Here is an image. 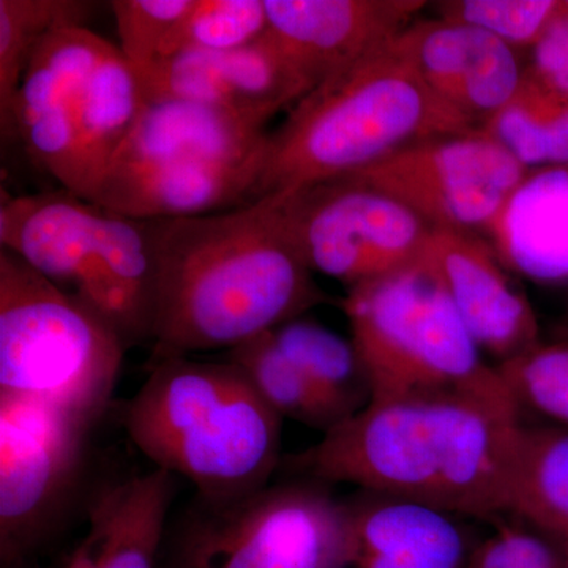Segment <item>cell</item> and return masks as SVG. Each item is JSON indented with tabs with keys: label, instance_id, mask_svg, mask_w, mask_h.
Here are the masks:
<instances>
[{
	"label": "cell",
	"instance_id": "cell-29",
	"mask_svg": "<svg viewBox=\"0 0 568 568\" xmlns=\"http://www.w3.org/2000/svg\"><path fill=\"white\" fill-rule=\"evenodd\" d=\"M440 20L484 29L518 48H536L562 11L558 0H450L437 3Z\"/></svg>",
	"mask_w": 568,
	"mask_h": 568
},
{
	"label": "cell",
	"instance_id": "cell-33",
	"mask_svg": "<svg viewBox=\"0 0 568 568\" xmlns=\"http://www.w3.org/2000/svg\"><path fill=\"white\" fill-rule=\"evenodd\" d=\"M534 55L532 69L568 92V11L564 2L558 20L534 48Z\"/></svg>",
	"mask_w": 568,
	"mask_h": 568
},
{
	"label": "cell",
	"instance_id": "cell-23",
	"mask_svg": "<svg viewBox=\"0 0 568 568\" xmlns=\"http://www.w3.org/2000/svg\"><path fill=\"white\" fill-rule=\"evenodd\" d=\"M507 514L551 540L568 538L567 426L523 425Z\"/></svg>",
	"mask_w": 568,
	"mask_h": 568
},
{
	"label": "cell",
	"instance_id": "cell-1",
	"mask_svg": "<svg viewBox=\"0 0 568 568\" xmlns=\"http://www.w3.org/2000/svg\"><path fill=\"white\" fill-rule=\"evenodd\" d=\"M519 403L507 383L372 402L315 446L283 458L294 476L425 504L455 517L507 514Z\"/></svg>",
	"mask_w": 568,
	"mask_h": 568
},
{
	"label": "cell",
	"instance_id": "cell-17",
	"mask_svg": "<svg viewBox=\"0 0 568 568\" xmlns=\"http://www.w3.org/2000/svg\"><path fill=\"white\" fill-rule=\"evenodd\" d=\"M264 163L114 162L92 203L134 220L211 215L253 203Z\"/></svg>",
	"mask_w": 568,
	"mask_h": 568
},
{
	"label": "cell",
	"instance_id": "cell-4",
	"mask_svg": "<svg viewBox=\"0 0 568 568\" xmlns=\"http://www.w3.org/2000/svg\"><path fill=\"white\" fill-rule=\"evenodd\" d=\"M122 407L130 443L156 469L186 478L204 499L271 485L282 457L283 418L231 361L166 358Z\"/></svg>",
	"mask_w": 568,
	"mask_h": 568
},
{
	"label": "cell",
	"instance_id": "cell-35",
	"mask_svg": "<svg viewBox=\"0 0 568 568\" xmlns=\"http://www.w3.org/2000/svg\"><path fill=\"white\" fill-rule=\"evenodd\" d=\"M556 545H558L560 552H562L564 559H566V564L568 567V538L566 540H552Z\"/></svg>",
	"mask_w": 568,
	"mask_h": 568
},
{
	"label": "cell",
	"instance_id": "cell-9",
	"mask_svg": "<svg viewBox=\"0 0 568 568\" xmlns=\"http://www.w3.org/2000/svg\"><path fill=\"white\" fill-rule=\"evenodd\" d=\"M275 196L310 271L347 290L416 263L433 230L398 201L353 182L316 183Z\"/></svg>",
	"mask_w": 568,
	"mask_h": 568
},
{
	"label": "cell",
	"instance_id": "cell-11",
	"mask_svg": "<svg viewBox=\"0 0 568 568\" xmlns=\"http://www.w3.org/2000/svg\"><path fill=\"white\" fill-rule=\"evenodd\" d=\"M136 73L145 102L203 103L260 129L312 92L268 33L242 50L181 52Z\"/></svg>",
	"mask_w": 568,
	"mask_h": 568
},
{
	"label": "cell",
	"instance_id": "cell-5",
	"mask_svg": "<svg viewBox=\"0 0 568 568\" xmlns=\"http://www.w3.org/2000/svg\"><path fill=\"white\" fill-rule=\"evenodd\" d=\"M125 351L88 302L0 248V394L51 403L97 425Z\"/></svg>",
	"mask_w": 568,
	"mask_h": 568
},
{
	"label": "cell",
	"instance_id": "cell-30",
	"mask_svg": "<svg viewBox=\"0 0 568 568\" xmlns=\"http://www.w3.org/2000/svg\"><path fill=\"white\" fill-rule=\"evenodd\" d=\"M497 369L519 406L568 428V338L538 343Z\"/></svg>",
	"mask_w": 568,
	"mask_h": 568
},
{
	"label": "cell",
	"instance_id": "cell-12",
	"mask_svg": "<svg viewBox=\"0 0 568 568\" xmlns=\"http://www.w3.org/2000/svg\"><path fill=\"white\" fill-rule=\"evenodd\" d=\"M422 260L439 280L478 347L497 365L536 347L540 327L510 271L476 233L433 227Z\"/></svg>",
	"mask_w": 568,
	"mask_h": 568
},
{
	"label": "cell",
	"instance_id": "cell-3",
	"mask_svg": "<svg viewBox=\"0 0 568 568\" xmlns=\"http://www.w3.org/2000/svg\"><path fill=\"white\" fill-rule=\"evenodd\" d=\"M474 132L428 88L403 31L316 85L268 134L254 201L338 181L416 142Z\"/></svg>",
	"mask_w": 568,
	"mask_h": 568
},
{
	"label": "cell",
	"instance_id": "cell-15",
	"mask_svg": "<svg viewBox=\"0 0 568 568\" xmlns=\"http://www.w3.org/2000/svg\"><path fill=\"white\" fill-rule=\"evenodd\" d=\"M405 36L428 88L478 130L514 99L528 71L514 47L463 22L417 20Z\"/></svg>",
	"mask_w": 568,
	"mask_h": 568
},
{
	"label": "cell",
	"instance_id": "cell-19",
	"mask_svg": "<svg viewBox=\"0 0 568 568\" xmlns=\"http://www.w3.org/2000/svg\"><path fill=\"white\" fill-rule=\"evenodd\" d=\"M179 477L149 473L100 480L85 508L88 532L62 568H159Z\"/></svg>",
	"mask_w": 568,
	"mask_h": 568
},
{
	"label": "cell",
	"instance_id": "cell-18",
	"mask_svg": "<svg viewBox=\"0 0 568 568\" xmlns=\"http://www.w3.org/2000/svg\"><path fill=\"white\" fill-rule=\"evenodd\" d=\"M347 568H467L476 545L458 517L425 504L362 491L343 503Z\"/></svg>",
	"mask_w": 568,
	"mask_h": 568
},
{
	"label": "cell",
	"instance_id": "cell-25",
	"mask_svg": "<svg viewBox=\"0 0 568 568\" xmlns=\"http://www.w3.org/2000/svg\"><path fill=\"white\" fill-rule=\"evenodd\" d=\"M82 0H0V125L14 136V112L26 71L51 33L85 28L93 10Z\"/></svg>",
	"mask_w": 568,
	"mask_h": 568
},
{
	"label": "cell",
	"instance_id": "cell-22",
	"mask_svg": "<svg viewBox=\"0 0 568 568\" xmlns=\"http://www.w3.org/2000/svg\"><path fill=\"white\" fill-rule=\"evenodd\" d=\"M144 103L136 70L115 44L108 43L81 93L74 126L77 196L92 203L97 186L132 133Z\"/></svg>",
	"mask_w": 568,
	"mask_h": 568
},
{
	"label": "cell",
	"instance_id": "cell-6",
	"mask_svg": "<svg viewBox=\"0 0 568 568\" xmlns=\"http://www.w3.org/2000/svg\"><path fill=\"white\" fill-rule=\"evenodd\" d=\"M342 308L372 402L506 384L497 366L485 364L476 339L422 256L402 271L351 287Z\"/></svg>",
	"mask_w": 568,
	"mask_h": 568
},
{
	"label": "cell",
	"instance_id": "cell-10",
	"mask_svg": "<svg viewBox=\"0 0 568 568\" xmlns=\"http://www.w3.org/2000/svg\"><path fill=\"white\" fill-rule=\"evenodd\" d=\"M528 173L478 130L416 142L338 181L386 194L432 227L488 233Z\"/></svg>",
	"mask_w": 568,
	"mask_h": 568
},
{
	"label": "cell",
	"instance_id": "cell-2",
	"mask_svg": "<svg viewBox=\"0 0 568 568\" xmlns=\"http://www.w3.org/2000/svg\"><path fill=\"white\" fill-rule=\"evenodd\" d=\"M145 222L153 253L149 365L234 349L328 302L275 194L211 215Z\"/></svg>",
	"mask_w": 568,
	"mask_h": 568
},
{
	"label": "cell",
	"instance_id": "cell-16",
	"mask_svg": "<svg viewBox=\"0 0 568 568\" xmlns=\"http://www.w3.org/2000/svg\"><path fill=\"white\" fill-rule=\"evenodd\" d=\"M0 248L95 310L100 207L69 190L10 197L0 207Z\"/></svg>",
	"mask_w": 568,
	"mask_h": 568
},
{
	"label": "cell",
	"instance_id": "cell-24",
	"mask_svg": "<svg viewBox=\"0 0 568 568\" xmlns=\"http://www.w3.org/2000/svg\"><path fill=\"white\" fill-rule=\"evenodd\" d=\"M526 170L568 166V92L528 67L514 99L481 126Z\"/></svg>",
	"mask_w": 568,
	"mask_h": 568
},
{
	"label": "cell",
	"instance_id": "cell-27",
	"mask_svg": "<svg viewBox=\"0 0 568 568\" xmlns=\"http://www.w3.org/2000/svg\"><path fill=\"white\" fill-rule=\"evenodd\" d=\"M227 361L245 373L257 394L280 417L324 435L346 420L310 377L282 353L272 332L227 351Z\"/></svg>",
	"mask_w": 568,
	"mask_h": 568
},
{
	"label": "cell",
	"instance_id": "cell-7",
	"mask_svg": "<svg viewBox=\"0 0 568 568\" xmlns=\"http://www.w3.org/2000/svg\"><path fill=\"white\" fill-rule=\"evenodd\" d=\"M310 478L193 499L168 523L163 568H347L345 506Z\"/></svg>",
	"mask_w": 568,
	"mask_h": 568
},
{
	"label": "cell",
	"instance_id": "cell-13",
	"mask_svg": "<svg viewBox=\"0 0 568 568\" xmlns=\"http://www.w3.org/2000/svg\"><path fill=\"white\" fill-rule=\"evenodd\" d=\"M108 43L88 28L51 33L40 44L22 80L14 136L44 173L77 194L74 126L82 89Z\"/></svg>",
	"mask_w": 568,
	"mask_h": 568
},
{
	"label": "cell",
	"instance_id": "cell-8",
	"mask_svg": "<svg viewBox=\"0 0 568 568\" xmlns=\"http://www.w3.org/2000/svg\"><path fill=\"white\" fill-rule=\"evenodd\" d=\"M95 425L40 399L0 394V562L36 560L99 487Z\"/></svg>",
	"mask_w": 568,
	"mask_h": 568
},
{
	"label": "cell",
	"instance_id": "cell-21",
	"mask_svg": "<svg viewBox=\"0 0 568 568\" xmlns=\"http://www.w3.org/2000/svg\"><path fill=\"white\" fill-rule=\"evenodd\" d=\"M488 234L508 271L568 282V166L529 171Z\"/></svg>",
	"mask_w": 568,
	"mask_h": 568
},
{
	"label": "cell",
	"instance_id": "cell-28",
	"mask_svg": "<svg viewBox=\"0 0 568 568\" xmlns=\"http://www.w3.org/2000/svg\"><path fill=\"white\" fill-rule=\"evenodd\" d=\"M267 31L265 0H196L171 33L160 61L186 51L242 50Z\"/></svg>",
	"mask_w": 568,
	"mask_h": 568
},
{
	"label": "cell",
	"instance_id": "cell-14",
	"mask_svg": "<svg viewBox=\"0 0 568 568\" xmlns=\"http://www.w3.org/2000/svg\"><path fill=\"white\" fill-rule=\"evenodd\" d=\"M422 0H265L268 36L316 88L418 20Z\"/></svg>",
	"mask_w": 568,
	"mask_h": 568
},
{
	"label": "cell",
	"instance_id": "cell-20",
	"mask_svg": "<svg viewBox=\"0 0 568 568\" xmlns=\"http://www.w3.org/2000/svg\"><path fill=\"white\" fill-rule=\"evenodd\" d=\"M268 134L207 104L185 100L145 102L136 125L111 163H264Z\"/></svg>",
	"mask_w": 568,
	"mask_h": 568
},
{
	"label": "cell",
	"instance_id": "cell-31",
	"mask_svg": "<svg viewBox=\"0 0 568 568\" xmlns=\"http://www.w3.org/2000/svg\"><path fill=\"white\" fill-rule=\"evenodd\" d=\"M196 0H114L110 2L118 28L119 50L136 71L162 58L179 22Z\"/></svg>",
	"mask_w": 568,
	"mask_h": 568
},
{
	"label": "cell",
	"instance_id": "cell-26",
	"mask_svg": "<svg viewBox=\"0 0 568 568\" xmlns=\"http://www.w3.org/2000/svg\"><path fill=\"white\" fill-rule=\"evenodd\" d=\"M272 336L343 417H353L372 402V387L353 339L304 317L280 325Z\"/></svg>",
	"mask_w": 568,
	"mask_h": 568
},
{
	"label": "cell",
	"instance_id": "cell-32",
	"mask_svg": "<svg viewBox=\"0 0 568 568\" xmlns=\"http://www.w3.org/2000/svg\"><path fill=\"white\" fill-rule=\"evenodd\" d=\"M467 568H568L558 545L526 525H500L478 541Z\"/></svg>",
	"mask_w": 568,
	"mask_h": 568
},
{
	"label": "cell",
	"instance_id": "cell-34",
	"mask_svg": "<svg viewBox=\"0 0 568 568\" xmlns=\"http://www.w3.org/2000/svg\"><path fill=\"white\" fill-rule=\"evenodd\" d=\"M2 568H39L36 560H26V562L11 564V566H3Z\"/></svg>",
	"mask_w": 568,
	"mask_h": 568
}]
</instances>
